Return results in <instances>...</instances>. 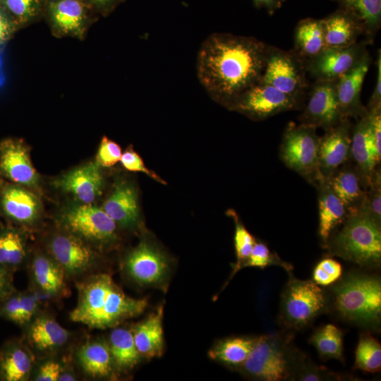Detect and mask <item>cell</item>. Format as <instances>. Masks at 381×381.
Segmentation results:
<instances>
[{
	"label": "cell",
	"instance_id": "277c9868",
	"mask_svg": "<svg viewBox=\"0 0 381 381\" xmlns=\"http://www.w3.org/2000/svg\"><path fill=\"white\" fill-rule=\"evenodd\" d=\"M326 245L332 255L360 266L377 267L381 260V226L357 213L347 217Z\"/></svg>",
	"mask_w": 381,
	"mask_h": 381
},
{
	"label": "cell",
	"instance_id": "ac0fdd59",
	"mask_svg": "<svg viewBox=\"0 0 381 381\" xmlns=\"http://www.w3.org/2000/svg\"><path fill=\"white\" fill-rule=\"evenodd\" d=\"M54 185L79 203L92 204L102 194L104 178L100 167L90 162L61 175Z\"/></svg>",
	"mask_w": 381,
	"mask_h": 381
},
{
	"label": "cell",
	"instance_id": "d6986e66",
	"mask_svg": "<svg viewBox=\"0 0 381 381\" xmlns=\"http://www.w3.org/2000/svg\"><path fill=\"white\" fill-rule=\"evenodd\" d=\"M24 327V341L32 352L54 353L70 339V332L48 314L40 313Z\"/></svg>",
	"mask_w": 381,
	"mask_h": 381
},
{
	"label": "cell",
	"instance_id": "9a60e30c",
	"mask_svg": "<svg viewBox=\"0 0 381 381\" xmlns=\"http://www.w3.org/2000/svg\"><path fill=\"white\" fill-rule=\"evenodd\" d=\"M126 274L140 285L162 282L167 277L169 264L163 253L147 241L140 242L123 261Z\"/></svg>",
	"mask_w": 381,
	"mask_h": 381
},
{
	"label": "cell",
	"instance_id": "ffe728a7",
	"mask_svg": "<svg viewBox=\"0 0 381 381\" xmlns=\"http://www.w3.org/2000/svg\"><path fill=\"white\" fill-rule=\"evenodd\" d=\"M29 265L32 282L38 293L51 298H61L69 294L67 277L49 253L36 252Z\"/></svg>",
	"mask_w": 381,
	"mask_h": 381
},
{
	"label": "cell",
	"instance_id": "ab89813d",
	"mask_svg": "<svg viewBox=\"0 0 381 381\" xmlns=\"http://www.w3.org/2000/svg\"><path fill=\"white\" fill-rule=\"evenodd\" d=\"M0 4L14 26L30 20L39 8V0H0Z\"/></svg>",
	"mask_w": 381,
	"mask_h": 381
},
{
	"label": "cell",
	"instance_id": "b9f144b4",
	"mask_svg": "<svg viewBox=\"0 0 381 381\" xmlns=\"http://www.w3.org/2000/svg\"><path fill=\"white\" fill-rule=\"evenodd\" d=\"M342 274L341 264L332 258H325L315 266L313 278L318 285L327 286L337 281Z\"/></svg>",
	"mask_w": 381,
	"mask_h": 381
},
{
	"label": "cell",
	"instance_id": "30bf717a",
	"mask_svg": "<svg viewBox=\"0 0 381 381\" xmlns=\"http://www.w3.org/2000/svg\"><path fill=\"white\" fill-rule=\"evenodd\" d=\"M302 101L259 82L238 95L227 107L252 119L260 121L282 112L298 109Z\"/></svg>",
	"mask_w": 381,
	"mask_h": 381
},
{
	"label": "cell",
	"instance_id": "3957f363",
	"mask_svg": "<svg viewBox=\"0 0 381 381\" xmlns=\"http://www.w3.org/2000/svg\"><path fill=\"white\" fill-rule=\"evenodd\" d=\"M334 307L344 320L377 327L381 316V283L377 277L350 274L334 286Z\"/></svg>",
	"mask_w": 381,
	"mask_h": 381
},
{
	"label": "cell",
	"instance_id": "ee69618b",
	"mask_svg": "<svg viewBox=\"0 0 381 381\" xmlns=\"http://www.w3.org/2000/svg\"><path fill=\"white\" fill-rule=\"evenodd\" d=\"M121 155V147L114 141L104 136L98 148L95 162L99 167H110L120 161Z\"/></svg>",
	"mask_w": 381,
	"mask_h": 381
},
{
	"label": "cell",
	"instance_id": "7dc6e473",
	"mask_svg": "<svg viewBox=\"0 0 381 381\" xmlns=\"http://www.w3.org/2000/svg\"><path fill=\"white\" fill-rule=\"evenodd\" d=\"M65 368L64 363L54 358L42 361L33 373V380L36 381H58L59 377Z\"/></svg>",
	"mask_w": 381,
	"mask_h": 381
},
{
	"label": "cell",
	"instance_id": "8d00e7d4",
	"mask_svg": "<svg viewBox=\"0 0 381 381\" xmlns=\"http://www.w3.org/2000/svg\"><path fill=\"white\" fill-rule=\"evenodd\" d=\"M355 367L373 373L380 370L381 346L369 334L363 333L360 336L356 351Z\"/></svg>",
	"mask_w": 381,
	"mask_h": 381
},
{
	"label": "cell",
	"instance_id": "83f0119b",
	"mask_svg": "<svg viewBox=\"0 0 381 381\" xmlns=\"http://www.w3.org/2000/svg\"><path fill=\"white\" fill-rule=\"evenodd\" d=\"M163 313V306H160L131 329L135 344L141 357L152 358L162 354Z\"/></svg>",
	"mask_w": 381,
	"mask_h": 381
},
{
	"label": "cell",
	"instance_id": "5bb4252c",
	"mask_svg": "<svg viewBox=\"0 0 381 381\" xmlns=\"http://www.w3.org/2000/svg\"><path fill=\"white\" fill-rule=\"evenodd\" d=\"M0 176L30 189L38 186L39 175L22 140L7 138L0 142Z\"/></svg>",
	"mask_w": 381,
	"mask_h": 381
},
{
	"label": "cell",
	"instance_id": "603a6c76",
	"mask_svg": "<svg viewBox=\"0 0 381 381\" xmlns=\"http://www.w3.org/2000/svg\"><path fill=\"white\" fill-rule=\"evenodd\" d=\"M349 161L339 167L327 181L345 207L348 215H351L358 213L366 190L355 164Z\"/></svg>",
	"mask_w": 381,
	"mask_h": 381
},
{
	"label": "cell",
	"instance_id": "7bdbcfd3",
	"mask_svg": "<svg viewBox=\"0 0 381 381\" xmlns=\"http://www.w3.org/2000/svg\"><path fill=\"white\" fill-rule=\"evenodd\" d=\"M367 111L370 145L374 160L378 166L381 160V107Z\"/></svg>",
	"mask_w": 381,
	"mask_h": 381
},
{
	"label": "cell",
	"instance_id": "f5cc1de1",
	"mask_svg": "<svg viewBox=\"0 0 381 381\" xmlns=\"http://www.w3.org/2000/svg\"><path fill=\"white\" fill-rule=\"evenodd\" d=\"M14 25L5 12L0 8V49L9 39L14 30Z\"/></svg>",
	"mask_w": 381,
	"mask_h": 381
},
{
	"label": "cell",
	"instance_id": "816d5d0a",
	"mask_svg": "<svg viewBox=\"0 0 381 381\" xmlns=\"http://www.w3.org/2000/svg\"><path fill=\"white\" fill-rule=\"evenodd\" d=\"M15 290L13 273L0 266V301Z\"/></svg>",
	"mask_w": 381,
	"mask_h": 381
},
{
	"label": "cell",
	"instance_id": "4fadbf2b",
	"mask_svg": "<svg viewBox=\"0 0 381 381\" xmlns=\"http://www.w3.org/2000/svg\"><path fill=\"white\" fill-rule=\"evenodd\" d=\"M344 119L337 99L336 80H315L299 117L301 123L326 131Z\"/></svg>",
	"mask_w": 381,
	"mask_h": 381
},
{
	"label": "cell",
	"instance_id": "7c38bea8",
	"mask_svg": "<svg viewBox=\"0 0 381 381\" xmlns=\"http://www.w3.org/2000/svg\"><path fill=\"white\" fill-rule=\"evenodd\" d=\"M365 40L351 45L327 48L306 62L308 73L315 80H337L369 54Z\"/></svg>",
	"mask_w": 381,
	"mask_h": 381
},
{
	"label": "cell",
	"instance_id": "d4e9b609",
	"mask_svg": "<svg viewBox=\"0 0 381 381\" xmlns=\"http://www.w3.org/2000/svg\"><path fill=\"white\" fill-rule=\"evenodd\" d=\"M76 361L83 372L92 378H106L116 373L108 341L90 339L78 349Z\"/></svg>",
	"mask_w": 381,
	"mask_h": 381
},
{
	"label": "cell",
	"instance_id": "7402d4cb",
	"mask_svg": "<svg viewBox=\"0 0 381 381\" xmlns=\"http://www.w3.org/2000/svg\"><path fill=\"white\" fill-rule=\"evenodd\" d=\"M34 367L33 352L24 341L10 339L0 349V380L27 381Z\"/></svg>",
	"mask_w": 381,
	"mask_h": 381
},
{
	"label": "cell",
	"instance_id": "8fae6325",
	"mask_svg": "<svg viewBox=\"0 0 381 381\" xmlns=\"http://www.w3.org/2000/svg\"><path fill=\"white\" fill-rule=\"evenodd\" d=\"M47 247L49 254L68 278H76L89 273L98 260V256L90 244L62 229L51 236Z\"/></svg>",
	"mask_w": 381,
	"mask_h": 381
},
{
	"label": "cell",
	"instance_id": "681fc988",
	"mask_svg": "<svg viewBox=\"0 0 381 381\" xmlns=\"http://www.w3.org/2000/svg\"><path fill=\"white\" fill-rule=\"evenodd\" d=\"M338 380L339 376L328 372L326 368L312 365L311 364H302L298 371V380Z\"/></svg>",
	"mask_w": 381,
	"mask_h": 381
},
{
	"label": "cell",
	"instance_id": "4316f807",
	"mask_svg": "<svg viewBox=\"0 0 381 381\" xmlns=\"http://www.w3.org/2000/svg\"><path fill=\"white\" fill-rule=\"evenodd\" d=\"M318 196L319 235L326 244L332 231L347 218L348 213L336 195L327 179H320L315 184Z\"/></svg>",
	"mask_w": 381,
	"mask_h": 381
},
{
	"label": "cell",
	"instance_id": "d590c367",
	"mask_svg": "<svg viewBox=\"0 0 381 381\" xmlns=\"http://www.w3.org/2000/svg\"><path fill=\"white\" fill-rule=\"evenodd\" d=\"M309 341L322 359L344 361L343 333L334 325L328 324L318 329Z\"/></svg>",
	"mask_w": 381,
	"mask_h": 381
},
{
	"label": "cell",
	"instance_id": "e575fe53",
	"mask_svg": "<svg viewBox=\"0 0 381 381\" xmlns=\"http://www.w3.org/2000/svg\"><path fill=\"white\" fill-rule=\"evenodd\" d=\"M257 337H236L226 338L218 342L208 353L215 361L231 366H241Z\"/></svg>",
	"mask_w": 381,
	"mask_h": 381
},
{
	"label": "cell",
	"instance_id": "836d02e7",
	"mask_svg": "<svg viewBox=\"0 0 381 381\" xmlns=\"http://www.w3.org/2000/svg\"><path fill=\"white\" fill-rule=\"evenodd\" d=\"M50 16L55 28L64 34L81 30L85 9L79 0H56L50 5Z\"/></svg>",
	"mask_w": 381,
	"mask_h": 381
},
{
	"label": "cell",
	"instance_id": "52a82bcc",
	"mask_svg": "<svg viewBox=\"0 0 381 381\" xmlns=\"http://www.w3.org/2000/svg\"><path fill=\"white\" fill-rule=\"evenodd\" d=\"M58 222L68 231L91 246H104L116 241V224L102 207L79 203L64 209Z\"/></svg>",
	"mask_w": 381,
	"mask_h": 381
},
{
	"label": "cell",
	"instance_id": "f6af8a7d",
	"mask_svg": "<svg viewBox=\"0 0 381 381\" xmlns=\"http://www.w3.org/2000/svg\"><path fill=\"white\" fill-rule=\"evenodd\" d=\"M41 299L38 294L30 291H21L20 327H25L40 313Z\"/></svg>",
	"mask_w": 381,
	"mask_h": 381
},
{
	"label": "cell",
	"instance_id": "9c48e42d",
	"mask_svg": "<svg viewBox=\"0 0 381 381\" xmlns=\"http://www.w3.org/2000/svg\"><path fill=\"white\" fill-rule=\"evenodd\" d=\"M307 73L306 61L294 50L270 46L260 83L303 99L308 87Z\"/></svg>",
	"mask_w": 381,
	"mask_h": 381
},
{
	"label": "cell",
	"instance_id": "ba28073f",
	"mask_svg": "<svg viewBox=\"0 0 381 381\" xmlns=\"http://www.w3.org/2000/svg\"><path fill=\"white\" fill-rule=\"evenodd\" d=\"M326 302L325 293L314 281L291 279L282 294V322L287 328L304 327L324 310Z\"/></svg>",
	"mask_w": 381,
	"mask_h": 381
},
{
	"label": "cell",
	"instance_id": "bcb514c9",
	"mask_svg": "<svg viewBox=\"0 0 381 381\" xmlns=\"http://www.w3.org/2000/svg\"><path fill=\"white\" fill-rule=\"evenodd\" d=\"M21 291L15 290L0 301V318L20 325Z\"/></svg>",
	"mask_w": 381,
	"mask_h": 381
},
{
	"label": "cell",
	"instance_id": "5b68a950",
	"mask_svg": "<svg viewBox=\"0 0 381 381\" xmlns=\"http://www.w3.org/2000/svg\"><path fill=\"white\" fill-rule=\"evenodd\" d=\"M317 128L290 122L279 147V157L289 169L314 186L321 179L319 171L320 136Z\"/></svg>",
	"mask_w": 381,
	"mask_h": 381
},
{
	"label": "cell",
	"instance_id": "484cf974",
	"mask_svg": "<svg viewBox=\"0 0 381 381\" xmlns=\"http://www.w3.org/2000/svg\"><path fill=\"white\" fill-rule=\"evenodd\" d=\"M368 129L369 119L367 111L353 127L351 143V158L355 162L365 190L371 183L377 169L370 145Z\"/></svg>",
	"mask_w": 381,
	"mask_h": 381
},
{
	"label": "cell",
	"instance_id": "2e32d148",
	"mask_svg": "<svg viewBox=\"0 0 381 381\" xmlns=\"http://www.w3.org/2000/svg\"><path fill=\"white\" fill-rule=\"evenodd\" d=\"M0 212L13 223L30 226L40 218L41 204L30 188L3 181L0 183Z\"/></svg>",
	"mask_w": 381,
	"mask_h": 381
},
{
	"label": "cell",
	"instance_id": "d6a6232c",
	"mask_svg": "<svg viewBox=\"0 0 381 381\" xmlns=\"http://www.w3.org/2000/svg\"><path fill=\"white\" fill-rule=\"evenodd\" d=\"M116 373H127L140 361L131 329L114 327L107 340Z\"/></svg>",
	"mask_w": 381,
	"mask_h": 381
},
{
	"label": "cell",
	"instance_id": "9f6ffc18",
	"mask_svg": "<svg viewBox=\"0 0 381 381\" xmlns=\"http://www.w3.org/2000/svg\"><path fill=\"white\" fill-rule=\"evenodd\" d=\"M93 4L102 8H109L117 2L118 0H90Z\"/></svg>",
	"mask_w": 381,
	"mask_h": 381
},
{
	"label": "cell",
	"instance_id": "f546056e",
	"mask_svg": "<svg viewBox=\"0 0 381 381\" xmlns=\"http://www.w3.org/2000/svg\"><path fill=\"white\" fill-rule=\"evenodd\" d=\"M27 241L23 231L16 226H0V266L14 274L28 260Z\"/></svg>",
	"mask_w": 381,
	"mask_h": 381
},
{
	"label": "cell",
	"instance_id": "44dd1931",
	"mask_svg": "<svg viewBox=\"0 0 381 381\" xmlns=\"http://www.w3.org/2000/svg\"><path fill=\"white\" fill-rule=\"evenodd\" d=\"M370 64L371 58L368 54L336 80L337 99L344 119L360 118L367 112L361 102V92Z\"/></svg>",
	"mask_w": 381,
	"mask_h": 381
},
{
	"label": "cell",
	"instance_id": "7a4b0ae2",
	"mask_svg": "<svg viewBox=\"0 0 381 381\" xmlns=\"http://www.w3.org/2000/svg\"><path fill=\"white\" fill-rule=\"evenodd\" d=\"M78 302L70 320L92 329L114 328L141 314L146 298L127 296L107 273L91 274L77 284Z\"/></svg>",
	"mask_w": 381,
	"mask_h": 381
},
{
	"label": "cell",
	"instance_id": "cb8c5ba5",
	"mask_svg": "<svg viewBox=\"0 0 381 381\" xmlns=\"http://www.w3.org/2000/svg\"><path fill=\"white\" fill-rule=\"evenodd\" d=\"M116 222L125 227H134L139 219L138 195L134 186L128 182L118 183L102 207Z\"/></svg>",
	"mask_w": 381,
	"mask_h": 381
},
{
	"label": "cell",
	"instance_id": "1f68e13d",
	"mask_svg": "<svg viewBox=\"0 0 381 381\" xmlns=\"http://www.w3.org/2000/svg\"><path fill=\"white\" fill-rule=\"evenodd\" d=\"M353 17L363 29L365 40L373 43L381 25V0H331Z\"/></svg>",
	"mask_w": 381,
	"mask_h": 381
},
{
	"label": "cell",
	"instance_id": "c3c4849f",
	"mask_svg": "<svg viewBox=\"0 0 381 381\" xmlns=\"http://www.w3.org/2000/svg\"><path fill=\"white\" fill-rule=\"evenodd\" d=\"M120 162L123 167L131 171L143 172L155 181L166 184L155 173L149 170L145 165L140 155L134 150L128 149L122 155Z\"/></svg>",
	"mask_w": 381,
	"mask_h": 381
},
{
	"label": "cell",
	"instance_id": "6da1fadb",
	"mask_svg": "<svg viewBox=\"0 0 381 381\" xmlns=\"http://www.w3.org/2000/svg\"><path fill=\"white\" fill-rule=\"evenodd\" d=\"M270 45L253 37L214 33L202 42L197 56L200 83L226 106L260 82Z\"/></svg>",
	"mask_w": 381,
	"mask_h": 381
},
{
	"label": "cell",
	"instance_id": "11a10c76",
	"mask_svg": "<svg viewBox=\"0 0 381 381\" xmlns=\"http://www.w3.org/2000/svg\"><path fill=\"white\" fill-rule=\"evenodd\" d=\"M77 377L71 370L64 369L61 373L58 381H75Z\"/></svg>",
	"mask_w": 381,
	"mask_h": 381
},
{
	"label": "cell",
	"instance_id": "db71d44e",
	"mask_svg": "<svg viewBox=\"0 0 381 381\" xmlns=\"http://www.w3.org/2000/svg\"><path fill=\"white\" fill-rule=\"evenodd\" d=\"M253 2L255 7L265 8L270 15L274 14L282 5V0H253Z\"/></svg>",
	"mask_w": 381,
	"mask_h": 381
},
{
	"label": "cell",
	"instance_id": "f907efd6",
	"mask_svg": "<svg viewBox=\"0 0 381 381\" xmlns=\"http://www.w3.org/2000/svg\"><path fill=\"white\" fill-rule=\"evenodd\" d=\"M377 75L374 90L366 107L367 110H371L381 107V52H377Z\"/></svg>",
	"mask_w": 381,
	"mask_h": 381
},
{
	"label": "cell",
	"instance_id": "f1b7e54d",
	"mask_svg": "<svg viewBox=\"0 0 381 381\" xmlns=\"http://www.w3.org/2000/svg\"><path fill=\"white\" fill-rule=\"evenodd\" d=\"M322 20L324 26L325 49L351 45L358 42L361 35H363L359 23L339 8Z\"/></svg>",
	"mask_w": 381,
	"mask_h": 381
},
{
	"label": "cell",
	"instance_id": "4dcf8cb0",
	"mask_svg": "<svg viewBox=\"0 0 381 381\" xmlns=\"http://www.w3.org/2000/svg\"><path fill=\"white\" fill-rule=\"evenodd\" d=\"M325 49V32L322 19L307 18L300 20L295 28L294 51L306 63Z\"/></svg>",
	"mask_w": 381,
	"mask_h": 381
},
{
	"label": "cell",
	"instance_id": "8992f818",
	"mask_svg": "<svg viewBox=\"0 0 381 381\" xmlns=\"http://www.w3.org/2000/svg\"><path fill=\"white\" fill-rule=\"evenodd\" d=\"M294 357L288 341L280 335L270 334L257 337L241 367L250 377L264 381H280L291 375Z\"/></svg>",
	"mask_w": 381,
	"mask_h": 381
},
{
	"label": "cell",
	"instance_id": "e0dca14e",
	"mask_svg": "<svg viewBox=\"0 0 381 381\" xmlns=\"http://www.w3.org/2000/svg\"><path fill=\"white\" fill-rule=\"evenodd\" d=\"M352 125L344 119L337 126L325 131L320 138L319 171L321 179H328L341 165L351 159Z\"/></svg>",
	"mask_w": 381,
	"mask_h": 381
},
{
	"label": "cell",
	"instance_id": "6f0895ef",
	"mask_svg": "<svg viewBox=\"0 0 381 381\" xmlns=\"http://www.w3.org/2000/svg\"><path fill=\"white\" fill-rule=\"evenodd\" d=\"M284 0H282V1L283 2Z\"/></svg>",
	"mask_w": 381,
	"mask_h": 381
},
{
	"label": "cell",
	"instance_id": "74e56055",
	"mask_svg": "<svg viewBox=\"0 0 381 381\" xmlns=\"http://www.w3.org/2000/svg\"><path fill=\"white\" fill-rule=\"evenodd\" d=\"M227 213L234 219L235 223L234 247L236 262L234 265V270L231 274V278L243 268V265L248 258L256 241L239 219L236 212L230 210Z\"/></svg>",
	"mask_w": 381,
	"mask_h": 381
},
{
	"label": "cell",
	"instance_id": "f35d334b",
	"mask_svg": "<svg viewBox=\"0 0 381 381\" xmlns=\"http://www.w3.org/2000/svg\"><path fill=\"white\" fill-rule=\"evenodd\" d=\"M358 213L364 214L381 226V174L377 169ZM357 214V213H356Z\"/></svg>",
	"mask_w": 381,
	"mask_h": 381
},
{
	"label": "cell",
	"instance_id": "60d3db41",
	"mask_svg": "<svg viewBox=\"0 0 381 381\" xmlns=\"http://www.w3.org/2000/svg\"><path fill=\"white\" fill-rule=\"evenodd\" d=\"M272 265L282 267L289 272L293 269L291 264L282 260L277 253H272L265 243L256 241L243 267H253L264 269Z\"/></svg>",
	"mask_w": 381,
	"mask_h": 381
}]
</instances>
